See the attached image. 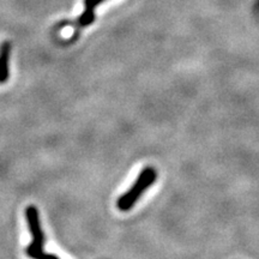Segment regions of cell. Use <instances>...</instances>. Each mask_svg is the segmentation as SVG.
Wrapping results in <instances>:
<instances>
[{
  "label": "cell",
  "instance_id": "3",
  "mask_svg": "<svg viewBox=\"0 0 259 259\" xmlns=\"http://www.w3.org/2000/svg\"><path fill=\"white\" fill-rule=\"evenodd\" d=\"M105 0H84V11L79 16L78 23L80 27H88L95 21V9Z\"/></svg>",
  "mask_w": 259,
  "mask_h": 259
},
{
  "label": "cell",
  "instance_id": "1",
  "mask_svg": "<svg viewBox=\"0 0 259 259\" xmlns=\"http://www.w3.org/2000/svg\"><path fill=\"white\" fill-rule=\"evenodd\" d=\"M156 169H154L151 167L144 168L138 176L137 180L135 181L134 185L130 187L127 192L122 194L120 198L118 199V208L121 211H128L137 203V200L141 198L142 194L156 181Z\"/></svg>",
  "mask_w": 259,
  "mask_h": 259
},
{
  "label": "cell",
  "instance_id": "4",
  "mask_svg": "<svg viewBox=\"0 0 259 259\" xmlns=\"http://www.w3.org/2000/svg\"><path fill=\"white\" fill-rule=\"evenodd\" d=\"M11 54V44L8 41L0 45V83L9 79V60Z\"/></svg>",
  "mask_w": 259,
  "mask_h": 259
},
{
  "label": "cell",
  "instance_id": "5",
  "mask_svg": "<svg viewBox=\"0 0 259 259\" xmlns=\"http://www.w3.org/2000/svg\"><path fill=\"white\" fill-rule=\"evenodd\" d=\"M258 6H259V2H258Z\"/></svg>",
  "mask_w": 259,
  "mask_h": 259
},
{
  "label": "cell",
  "instance_id": "2",
  "mask_svg": "<svg viewBox=\"0 0 259 259\" xmlns=\"http://www.w3.org/2000/svg\"><path fill=\"white\" fill-rule=\"evenodd\" d=\"M25 219H27L29 231H30L32 241L31 244L25 248V253L31 258H57V255H51L44 253L45 235L42 231L40 216H38L37 209L34 205H29L25 209Z\"/></svg>",
  "mask_w": 259,
  "mask_h": 259
}]
</instances>
